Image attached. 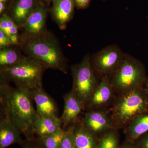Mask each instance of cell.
<instances>
[{
    "label": "cell",
    "instance_id": "cell-1",
    "mask_svg": "<svg viewBox=\"0 0 148 148\" xmlns=\"http://www.w3.org/2000/svg\"><path fill=\"white\" fill-rule=\"evenodd\" d=\"M0 101L2 111L21 131L25 139L36 138L34 122L37 114L32 91L11 87L1 79Z\"/></svg>",
    "mask_w": 148,
    "mask_h": 148
},
{
    "label": "cell",
    "instance_id": "cell-2",
    "mask_svg": "<svg viewBox=\"0 0 148 148\" xmlns=\"http://www.w3.org/2000/svg\"><path fill=\"white\" fill-rule=\"evenodd\" d=\"M18 45L27 56L39 61L47 69L68 73V60L58 40L48 31L35 38L22 40Z\"/></svg>",
    "mask_w": 148,
    "mask_h": 148
},
{
    "label": "cell",
    "instance_id": "cell-3",
    "mask_svg": "<svg viewBox=\"0 0 148 148\" xmlns=\"http://www.w3.org/2000/svg\"><path fill=\"white\" fill-rule=\"evenodd\" d=\"M108 109L114 128L123 129L136 117L148 113V94L143 87L117 95Z\"/></svg>",
    "mask_w": 148,
    "mask_h": 148
},
{
    "label": "cell",
    "instance_id": "cell-4",
    "mask_svg": "<svg viewBox=\"0 0 148 148\" xmlns=\"http://www.w3.org/2000/svg\"><path fill=\"white\" fill-rule=\"evenodd\" d=\"M46 68L29 56L18 64L0 68L1 79L13 82L16 87L32 91L42 87L43 74Z\"/></svg>",
    "mask_w": 148,
    "mask_h": 148
},
{
    "label": "cell",
    "instance_id": "cell-5",
    "mask_svg": "<svg viewBox=\"0 0 148 148\" xmlns=\"http://www.w3.org/2000/svg\"><path fill=\"white\" fill-rule=\"evenodd\" d=\"M147 77L144 64L126 53L122 64L109 77L117 96L143 87Z\"/></svg>",
    "mask_w": 148,
    "mask_h": 148
},
{
    "label": "cell",
    "instance_id": "cell-6",
    "mask_svg": "<svg viewBox=\"0 0 148 148\" xmlns=\"http://www.w3.org/2000/svg\"><path fill=\"white\" fill-rule=\"evenodd\" d=\"M73 84L72 91L85 108L86 105L99 83L93 71L89 54L81 62L71 67Z\"/></svg>",
    "mask_w": 148,
    "mask_h": 148
},
{
    "label": "cell",
    "instance_id": "cell-7",
    "mask_svg": "<svg viewBox=\"0 0 148 148\" xmlns=\"http://www.w3.org/2000/svg\"><path fill=\"white\" fill-rule=\"evenodd\" d=\"M125 53L118 46L112 45L92 56L90 58L91 64L98 79L111 76L122 64Z\"/></svg>",
    "mask_w": 148,
    "mask_h": 148
},
{
    "label": "cell",
    "instance_id": "cell-8",
    "mask_svg": "<svg viewBox=\"0 0 148 148\" xmlns=\"http://www.w3.org/2000/svg\"><path fill=\"white\" fill-rule=\"evenodd\" d=\"M82 121L85 128L98 139L109 130L114 129L108 108L85 111Z\"/></svg>",
    "mask_w": 148,
    "mask_h": 148
},
{
    "label": "cell",
    "instance_id": "cell-9",
    "mask_svg": "<svg viewBox=\"0 0 148 148\" xmlns=\"http://www.w3.org/2000/svg\"><path fill=\"white\" fill-rule=\"evenodd\" d=\"M116 97L110 78L104 77L99 80L98 85L92 92L86 105L84 112L95 109L109 108Z\"/></svg>",
    "mask_w": 148,
    "mask_h": 148
},
{
    "label": "cell",
    "instance_id": "cell-10",
    "mask_svg": "<svg viewBox=\"0 0 148 148\" xmlns=\"http://www.w3.org/2000/svg\"><path fill=\"white\" fill-rule=\"evenodd\" d=\"M47 17L45 7L42 4L39 3L20 28L22 29V33L20 36V42L38 36L47 32Z\"/></svg>",
    "mask_w": 148,
    "mask_h": 148
},
{
    "label": "cell",
    "instance_id": "cell-11",
    "mask_svg": "<svg viewBox=\"0 0 148 148\" xmlns=\"http://www.w3.org/2000/svg\"><path fill=\"white\" fill-rule=\"evenodd\" d=\"M64 106L62 116L60 118L64 127L75 124L82 117L84 108L71 90L64 95Z\"/></svg>",
    "mask_w": 148,
    "mask_h": 148
},
{
    "label": "cell",
    "instance_id": "cell-12",
    "mask_svg": "<svg viewBox=\"0 0 148 148\" xmlns=\"http://www.w3.org/2000/svg\"><path fill=\"white\" fill-rule=\"evenodd\" d=\"M51 8L52 18L59 29L64 30L74 14V0H53Z\"/></svg>",
    "mask_w": 148,
    "mask_h": 148
},
{
    "label": "cell",
    "instance_id": "cell-13",
    "mask_svg": "<svg viewBox=\"0 0 148 148\" xmlns=\"http://www.w3.org/2000/svg\"><path fill=\"white\" fill-rule=\"evenodd\" d=\"M3 114L4 116L0 121V148H7L15 144L21 145L24 140L21 139V131L7 115L3 112Z\"/></svg>",
    "mask_w": 148,
    "mask_h": 148
},
{
    "label": "cell",
    "instance_id": "cell-14",
    "mask_svg": "<svg viewBox=\"0 0 148 148\" xmlns=\"http://www.w3.org/2000/svg\"><path fill=\"white\" fill-rule=\"evenodd\" d=\"M32 94L38 116H58V108L56 104L43 88L32 90Z\"/></svg>",
    "mask_w": 148,
    "mask_h": 148
},
{
    "label": "cell",
    "instance_id": "cell-15",
    "mask_svg": "<svg viewBox=\"0 0 148 148\" xmlns=\"http://www.w3.org/2000/svg\"><path fill=\"white\" fill-rule=\"evenodd\" d=\"M38 4L36 0H17L12 6L10 14L8 15L18 28H21Z\"/></svg>",
    "mask_w": 148,
    "mask_h": 148
},
{
    "label": "cell",
    "instance_id": "cell-16",
    "mask_svg": "<svg viewBox=\"0 0 148 148\" xmlns=\"http://www.w3.org/2000/svg\"><path fill=\"white\" fill-rule=\"evenodd\" d=\"M62 125L61 118L58 116H39L37 115L34 122V128L39 137H43L57 132L62 128Z\"/></svg>",
    "mask_w": 148,
    "mask_h": 148
},
{
    "label": "cell",
    "instance_id": "cell-17",
    "mask_svg": "<svg viewBox=\"0 0 148 148\" xmlns=\"http://www.w3.org/2000/svg\"><path fill=\"white\" fill-rule=\"evenodd\" d=\"M123 130L126 141L134 143L148 131V113L136 117Z\"/></svg>",
    "mask_w": 148,
    "mask_h": 148
},
{
    "label": "cell",
    "instance_id": "cell-18",
    "mask_svg": "<svg viewBox=\"0 0 148 148\" xmlns=\"http://www.w3.org/2000/svg\"><path fill=\"white\" fill-rule=\"evenodd\" d=\"M82 117L74 124L73 140L75 148H96L98 139L83 125Z\"/></svg>",
    "mask_w": 148,
    "mask_h": 148
},
{
    "label": "cell",
    "instance_id": "cell-19",
    "mask_svg": "<svg viewBox=\"0 0 148 148\" xmlns=\"http://www.w3.org/2000/svg\"><path fill=\"white\" fill-rule=\"evenodd\" d=\"M18 46L11 45L0 49V68L13 66L26 58L20 51Z\"/></svg>",
    "mask_w": 148,
    "mask_h": 148
},
{
    "label": "cell",
    "instance_id": "cell-20",
    "mask_svg": "<svg viewBox=\"0 0 148 148\" xmlns=\"http://www.w3.org/2000/svg\"><path fill=\"white\" fill-rule=\"evenodd\" d=\"M119 130L112 129L98 139L96 148H119Z\"/></svg>",
    "mask_w": 148,
    "mask_h": 148
},
{
    "label": "cell",
    "instance_id": "cell-21",
    "mask_svg": "<svg viewBox=\"0 0 148 148\" xmlns=\"http://www.w3.org/2000/svg\"><path fill=\"white\" fill-rule=\"evenodd\" d=\"M65 130L61 128L57 132L43 137H38L45 148H60Z\"/></svg>",
    "mask_w": 148,
    "mask_h": 148
},
{
    "label": "cell",
    "instance_id": "cell-22",
    "mask_svg": "<svg viewBox=\"0 0 148 148\" xmlns=\"http://www.w3.org/2000/svg\"><path fill=\"white\" fill-rule=\"evenodd\" d=\"M74 124L70 125L64 130L60 148H75L73 140Z\"/></svg>",
    "mask_w": 148,
    "mask_h": 148
},
{
    "label": "cell",
    "instance_id": "cell-23",
    "mask_svg": "<svg viewBox=\"0 0 148 148\" xmlns=\"http://www.w3.org/2000/svg\"><path fill=\"white\" fill-rule=\"evenodd\" d=\"M21 148H45L38 138L25 139L21 145Z\"/></svg>",
    "mask_w": 148,
    "mask_h": 148
},
{
    "label": "cell",
    "instance_id": "cell-24",
    "mask_svg": "<svg viewBox=\"0 0 148 148\" xmlns=\"http://www.w3.org/2000/svg\"><path fill=\"white\" fill-rule=\"evenodd\" d=\"M14 45L10 38L0 30V48Z\"/></svg>",
    "mask_w": 148,
    "mask_h": 148
},
{
    "label": "cell",
    "instance_id": "cell-25",
    "mask_svg": "<svg viewBox=\"0 0 148 148\" xmlns=\"http://www.w3.org/2000/svg\"><path fill=\"white\" fill-rule=\"evenodd\" d=\"M139 148H148V131L134 142Z\"/></svg>",
    "mask_w": 148,
    "mask_h": 148
},
{
    "label": "cell",
    "instance_id": "cell-26",
    "mask_svg": "<svg viewBox=\"0 0 148 148\" xmlns=\"http://www.w3.org/2000/svg\"><path fill=\"white\" fill-rule=\"evenodd\" d=\"M0 30L10 38L11 35L8 24L3 13L2 14L0 18Z\"/></svg>",
    "mask_w": 148,
    "mask_h": 148
},
{
    "label": "cell",
    "instance_id": "cell-27",
    "mask_svg": "<svg viewBox=\"0 0 148 148\" xmlns=\"http://www.w3.org/2000/svg\"><path fill=\"white\" fill-rule=\"evenodd\" d=\"M91 0H74L75 6L77 9H84L88 7Z\"/></svg>",
    "mask_w": 148,
    "mask_h": 148
},
{
    "label": "cell",
    "instance_id": "cell-28",
    "mask_svg": "<svg viewBox=\"0 0 148 148\" xmlns=\"http://www.w3.org/2000/svg\"><path fill=\"white\" fill-rule=\"evenodd\" d=\"M119 148H139L135 143H131L126 141V143Z\"/></svg>",
    "mask_w": 148,
    "mask_h": 148
},
{
    "label": "cell",
    "instance_id": "cell-29",
    "mask_svg": "<svg viewBox=\"0 0 148 148\" xmlns=\"http://www.w3.org/2000/svg\"><path fill=\"white\" fill-rule=\"evenodd\" d=\"M6 9L5 3L0 2V13L3 14Z\"/></svg>",
    "mask_w": 148,
    "mask_h": 148
},
{
    "label": "cell",
    "instance_id": "cell-30",
    "mask_svg": "<svg viewBox=\"0 0 148 148\" xmlns=\"http://www.w3.org/2000/svg\"><path fill=\"white\" fill-rule=\"evenodd\" d=\"M143 88L148 94V77H147V79H146L145 82L144 83Z\"/></svg>",
    "mask_w": 148,
    "mask_h": 148
},
{
    "label": "cell",
    "instance_id": "cell-31",
    "mask_svg": "<svg viewBox=\"0 0 148 148\" xmlns=\"http://www.w3.org/2000/svg\"><path fill=\"white\" fill-rule=\"evenodd\" d=\"M44 1H45L46 2L49 3L53 1V0H44Z\"/></svg>",
    "mask_w": 148,
    "mask_h": 148
},
{
    "label": "cell",
    "instance_id": "cell-32",
    "mask_svg": "<svg viewBox=\"0 0 148 148\" xmlns=\"http://www.w3.org/2000/svg\"><path fill=\"white\" fill-rule=\"evenodd\" d=\"M8 0H0V2L4 3H6Z\"/></svg>",
    "mask_w": 148,
    "mask_h": 148
},
{
    "label": "cell",
    "instance_id": "cell-33",
    "mask_svg": "<svg viewBox=\"0 0 148 148\" xmlns=\"http://www.w3.org/2000/svg\"><path fill=\"white\" fill-rule=\"evenodd\" d=\"M103 1H106V0H103Z\"/></svg>",
    "mask_w": 148,
    "mask_h": 148
}]
</instances>
